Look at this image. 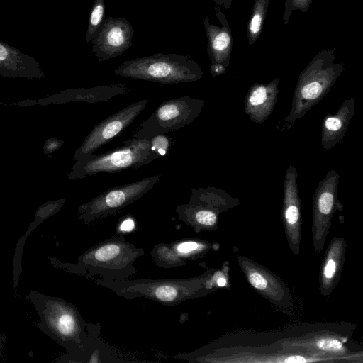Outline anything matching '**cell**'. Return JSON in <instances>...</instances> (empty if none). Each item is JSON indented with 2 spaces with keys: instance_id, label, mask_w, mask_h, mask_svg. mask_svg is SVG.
<instances>
[{
  "instance_id": "obj_1",
  "label": "cell",
  "mask_w": 363,
  "mask_h": 363,
  "mask_svg": "<svg viewBox=\"0 0 363 363\" xmlns=\"http://www.w3.org/2000/svg\"><path fill=\"white\" fill-rule=\"evenodd\" d=\"M26 298L40 317L38 328L67 352L59 361L88 362L100 339L91 333L77 308L64 299L36 291Z\"/></svg>"
},
{
  "instance_id": "obj_2",
  "label": "cell",
  "mask_w": 363,
  "mask_h": 363,
  "mask_svg": "<svg viewBox=\"0 0 363 363\" xmlns=\"http://www.w3.org/2000/svg\"><path fill=\"white\" fill-rule=\"evenodd\" d=\"M213 270L189 278L111 280L94 279L96 284L128 300L145 298L165 306H173L189 299L205 296L214 290Z\"/></svg>"
},
{
  "instance_id": "obj_3",
  "label": "cell",
  "mask_w": 363,
  "mask_h": 363,
  "mask_svg": "<svg viewBox=\"0 0 363 363\" xmlns=\"http://www.w3.org/2000/svg\"><path fill=\"white\" fill-rule=\"evenodd\" d=\"M143 248L126 241L123 234L110 238L93 246L77 259L76 264L62 263L51 258V262L72 273L92 278L125 280L136 272L135 260L144 255Z\"/></svg>"
},
{
  "instance_id": "obj_4",
  "label": "cell",
  "mask_w": 363,
  "mask_h": 363,
  "mask_svg": "<svg viewBox=\"0 0 363 363\" xmlns=\"http://www.w3.org/2000/svg\"><path fill=\"white\" fill-rule=\"evenodd\" d=\"M343 69V64L336 61L335 49L320 51L301 72L284 121L293 123L304 116L330 91Z\"/></svg>"
},
{
  "instance_id": "obj_5",
  "label": "cell",
  "mask_w": 363,
  "mask_h": 363,
  "mask_svg": "<svg viewBox=\"0 0 363 363\" xmlns=\"http://www.w3.org/2000/svg\"><path fill=\"white\" fill-rule=\"evenodd\" d=\"M116 75L164 84L193 82L203 77L201 65L187 55L156 53L123 62Z\"/></svg>"
},
{
  "instance_id": "obj_6",
  "label": "cell",
  "mask_w": 363,
  "mask_h": 363,
  "mask_svg": "<svg viewBox=\"0 0 363 363\" xmlns=\"http://www.w3.org/2000/svg\"><path fill=\"white\" fill-rule=\"evenodd\" d=\"M160 156L153 150L150 139L132 138L123 145L101 155H91L76 161L67 174L69 179H84L99 173H114L138 169Z\"/></svg>"
},
{
  "instance_id": "obj_7",
  "label": "cell",
  "mask_w": 363,
  "mask_h": 363,
  "mask_svg": "<svg viewBox=\"0 0 363 363\" xmlns=\"http://www.w3.org/2000/svg\"><path fill=\"white\" fill-rule=\"evenodd\" d=\"M238 199L213 186L192 189L189 202L177 206L179 219L196 232L216 228L219 213L238 205Z\"/></svg>"
},
{
  "instance_id": "obj_8",
  "label": "cell",
  "mask_w": 363,
  "mask_h": 363,
  "mask_svg": "<svg viewBox=\"0 0 363 363\" xmlns=\"http://www.w3.org/2000/svg\"><path fill=\"white\" fill-rule=\"evenodd\" d=\"M204 105V100L188 96L167 100L138 127L133 138L149 139L184 128L200 115Z\"/></svg>"
},
{
  "instance_id": "obj_9",
  "label": "cell",
  "mask_w": 363,
  "mask_h": 363,
  "mask_svg": "<svg viewBox=\"0 0 363 363\" xmlns=\"http://www.w3.org/2000/svg\"><path fill=\"white\" fill-rule=\"evenodd\" d=\"M161 174L109 189L78 208L79 219L90 223L113 216L145 196L159 182Z\"/></svg>"
},
{
  "instance_id": "obj_10",
  "label": "cell",
  "mask_w": 363,
  "mask_h": 363,
  "mask_svg": "<svg viewBox=\"0 0 363 363\" xmlns=\"http://www.w3.org/2000/svg\"><path fill=\"white\" fill-rule=\"evenodd\" d=\"M147 104V99L131 104L94 126L82 143L75 150L74 160L77 161L94 155L99 148L128 128L139 116Z\"/></svg>"
},
{
  "instance_id": "obj_11",
  "label": "cell",
  "mask_w": 363,
  "mask_h": 363,
  "mask_svg": "<svg viewBox=\"0 0 363 363\" xmlns=\"http://www.w3.org/2000/svg\"><path fill=\"white\" fill-rule=\"evenodd\" d=\"M134 28L125 18L103 19L91 43V51L99 62L123 54L133 44Z\"/></svg>"
},
{
  "instance_id": "obj_12",
  "label": "cell",
  "mask_w": 363,
  "mask_h": 363,
  "mask_svg": "<svg viewBox=\"0 0 363 363\" xmlns=\"http://www.w3.org/2000/svg\"><path fill=\"white\" fill-rule=\"evenodd\" d=\"M340 175L335 169L330 170L318 183L313 198V232L315 249L321 250L330 226L331 218L342 205L337 197Z\"/></svg>"
},
{
  "instance_id": "obj_13",
  "label": "cell",
  "mask_w": 363,
  "mask_h": 363,
  "mask_svg": "<svg viewBox=\"0 0 363 363\" xmlns=\"http://www.w3.org/2000/svg\"><path fill=\"white\" fill-rule=\"evenodd\" d=\"M221 26L211 23L208 16L203 19L207 38V52L211 60L212 76L223 74L229 65L233 49L232 34L225 15L218 11L216 13Z\"/></svg>"
},
{
  "instance_id": "obj_14",
  "label": "cell",
  "mask_w": 363,
  "mask_h": 363,
  "mask_svg": "<svg viewBox=\"0 0 363 363\" xmlns=\"http://www.w3.org/2000/svg\"><path fill=\"white\" fill-rule=\"evenodd\" d=\"M298 173L294 165H289L284 174L282 218L291 249L299 252L301 227V204L297 186Z\"/></svg>"
},
{
  "instance_id": "obj_15",
  "label": "cell",
  "mask_w": 363,
  "mask_h": 363,
  "mask_svg": "<svg viewBox=\"0 0 363 363\" xmlns=\"http://www.w3.org/2000/svg\"><path fill=\"white\" fill-rule=\"evenodd\" d=\"M130 91L123 84H113L91 88L67 89L35 101V105L62 104L70 101L97 103L106 101Z\"/></svg>"
},
{
  "instance_id": "obj_16",
  "label": "cell",
  "mask_w": 363,
  "mask_h": 363,
  "mask_svg": "<svg viewBox=\"0 0 363 363\" xmlns=\"http://www.w3.org/2000/svg\"><path fill=\"white\" fill-rule=\"evenodd\" d=\"M280 78L268 84L255 83L245 98L244 111L252 122L262 124L272 113L277 101Z\"/></svg>"
},
{
  "instance_id": "obj_17",
  "label": "cell",
  "mask_w": 363,
  "mask_h": 363,
  "mask_svg": "<svg viewBox=\"0 0 363 363\" xmlns=\"http://www.w3.org/2000/svg\"><path fill=\"white\" fill-rule=\"evenodd\" d=\"M0 75L4 77L40 79L45 77L40 62L0 40Z\"/></svg>"
},
{
  "instance_id": "obj_18",
  "label": "cell",
  "mask_w": 363,
  "mask_h": 363,
  "mask_svg": "<svg viewBox=\"0 0 363 363\" xmlns=\"http://www.w3.org/2000/svg\"><path fill=\"white\" fill-rule=\"evenodd\" d=\"M354 103L353 97L345 99L334 115L328 114L323 121L321 145L324 150L332 149L345 135L354 113Z\"/></svg>"
},
{
  "instance_id": "obj_19",
  "label": "cell",
  "mask_w": 363,
  "mask_h": 363,
  "mask_svg": "<svg viewBox=\"0 0 363 363\" xmlns=\"http://www.w3.org/2000/svg\"><path fill=\"white\" fill-rule=\"evenodd\" d=\"M345 241L333 239L328 247L320 272V290L328 295L337 282L344 260Z\"/></svg>"
},
{
  "instance_id": "obj_20",
  "label": "cell",
  "mask_w": 363,
  "mask_h": 363,
  "mask_svg": "<svg viewBox=\"0 0 363 363\" xmlns=\"http://www.w3.org/2000/svg\"><path fill=\"white\" fill-rule=\"evenodd\" d=\"M240 266L245 272L249 283L260 294L266 298L276 301L277 303L281 298L279 295H283V286H281L278 279L273 277L269 272L256 264H250L243 260H240Z\"/></svg>"
},
{
  "instance_id": "obj_21",
  "label": "cell",
  "mask_w": 363,
  "mask_h": 363,
  "mask_svg": "<svg viewBox=\"0 0 363 363\" xmlns=\"http://www.w3.org/2000/svg\"><path fill=\"white\" fill-rule=\"evenodd\" d=\"M170 244L177 254L186 261L201 257L210 248L209 243L194 238H185Z\"/></svg>"
},
{
  "instance_id": "obj_22",
  "label": "cell",
  "mask_w": 363,
  "mask_h": 363,
  "mask_svg": "<svg viewBox=\"0 0 363 363\" xmlns=\"http://www.w3.org/2000/svg\"><path fill=\"white\" fill-rule=\"evenodd\" d=\"M269 0H255L247 26V39L250 45L259 37L267 16Z\"/></svg>"
},
{
  "instance_id": "obj_23",
  "label": "cell",
  "mask_w": 363,
  "mask_h": 363,
  "mask_svg": "<svg viewBox=\"0 0 363 363\" xmlns=\"http://www.w3.org/2000/svg\"><path fill=\"white\" fill-rule=\"evenodd\" d=\"M151 257L154 262L162 268L182 267L186 264V261L177 254L170 243L155 245L151 251Z\"/></svg>"
},
{
  "instance_id": "obj_24",
  "label": "cell",
  "mask_w": 363,
  "mask_h": 363,
  "mask_svg": "<svg viewBox=\"0 0 363 363\" xmlns=\"http://www.w3.org/2000/svg\"><path fill=\"white\" fill-rule=\"evenodd\" d=\"M65 202V200L62 199L49 201L41 205L36 211L35 220L30 224L26 234L23 237V239L25 240V238L45 219L58 212L62 207Z\"/></svg>"
},
{
  "instance_id": "obj_25",
  "label": "cell",
  "mask_w": 363,
  "mask_h": 363,
  "mask_svg": "<svg viewBox=\"0 0 363 363\" xmlns=\"http://www.w3.org/2000/svg\"><path fill=\"white\" fill-rule=\"evenodd\" d=\"M105 13L104 0H94L89 20L86 33V43H91L99 26L101 23Z\"/></svg>"
},
{
  "instance_id": "obj_26",
  "label": "cell",
  "mask_w": 363,
  "mask_h": 363,
  "mask_svg": "<svg viewBox=\"0 0 363 363\" xmlns=\"http://www.w3.org/2000/svg\"><path fill=\"white\" fill-rule=\"evenodd\" d=\"M313 0H285L284 9L283 13V21L284 24H286L295 11H301L302 12H306Z\"/></svg>"
},
{
  "instance_id": "obj_27",
  "label": "cell",
  "mask_w": 363,
  "mask_h": 363,
  "mask_svg": "<svg viewBox=\"0 0 363 363\" xmlns=\"http://www.w3.org/2000/svg\"><path fill=\"white\" fill-rule=\"evenodd\" d=\"M149 139L151 142L153 150L160 157H164L168 153L169 140L165 135H157Z\"/></svg>"
},
{
  "instance_id": "obj_28",
  "label": "cell",
  "mask_w": 363,
  "mask_h": 363,
  "mask_svg": "<svg viewBox=\"0 0 363 363\" xmlns=\"http://www.w3.org/2000/svg\"><path fill=\"white\" fill-rule=\"evenodd\" d=\"M316 346L325 352H342L344 347L342 342L335 339L325 338L318 340Z\"/></svg>"
},
{
  "instance_id": "obj_29",
  "label": "cell",
  "mask_w": 363,
  "mask_h": 363,
  "mask_svg": "<svg viewBox=\"0 0 363 363\" xmlns=\"http://www.w3.org/2000/svg\"><path fill=\"white\" fill-rule=\"evenodd\" d=\"M64 144V141L56 138H50L46 140L43 146V153L50 155L52 152L59 150Z\"/></svg>"
},
{
  "instance_id": "obj_30",
  "label": "cell",
  "mask_w": 363,
  "mask_h": 363,
  "mask_svg": "<svg viewBox=\"0 0 363 363\" xmlns=\"http://www.w3.org/2000/svg\"><path fill=\"white\" fill-rule=\"evenodd\" d=\"M134 228V222L132 219L125 220L120 226L123 232L130 231Z\"/></svg>"
},
{
  "instance_id": "obj_31",
  "label": "cell",
  "mask_w": 363,
  "mask_h": 363,
  "mask_svg": "<svg viewBox=\"0 0 363 363\" xmlns=\"http://www.w3.org/2000/svg\"><path fill=\"white\" fill-rule=\"evenodd\" d=\"M214 1L216 5L219 6H224L225 8H229L232 4L233 0H212Z\"/></svg>"
},
{
  "instance_id": "obj_32",
  "label": "cell",
  "mask_w": 363,
  "mask_h": 363,
  "mask_svg": "<svg viewBox=\"0 0 363 363\" xmlns=\"http://www.w3.org/2000/svg\"><path fill=\"white\" fill-rule=\"evenodd\" d=\"M215 282L218 286H225L227 284V280L224 277H218Z\"/></svg>"
}]
</instances>
